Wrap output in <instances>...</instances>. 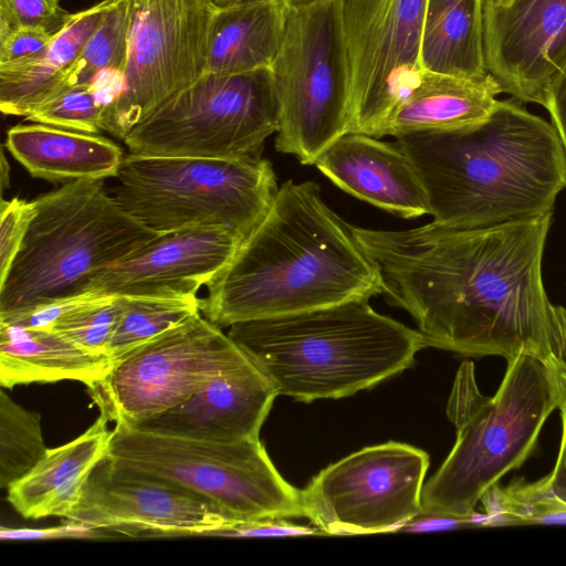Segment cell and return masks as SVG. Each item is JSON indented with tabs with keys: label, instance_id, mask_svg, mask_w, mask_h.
<instances>
[{
	"label": "cell",
	"instance_id": "obj_1",
	"mask_svg": "<svg viewBox=\"0 0 566 566\" xmlns=\"http://www.w3.org/2000/svg\"><path fill=\"white\" fill-rule=\"evenodd\" d=\"M552 214L479 228H350L382 294L413 317L427 346L506 360L530 350L566 363V308L549 301L542 277Z\"/></svg>",
	"mask_w": 566,
	"mask_h": 566
},
{
	"label": "cell",
	"instance_id": "obj_2",
	"mask_svg": "<svg viewBox=\"0 0 566 566\" xmlns=\"http://www.w3.org/2000/svg\"><path fill=\"white\" fill-rule=\"evenodd\" d=\"M379 271L314 181L283 182L263 219L207 285L200 312L217 326L369 300Z\"/></svg>",
	"mask_w": 566,
	"mask_h": 566
},
{
	"label": "cell",
	"instance_id": "obj_3",
	"mask_svg": "<svg viewBox=\"0 0 566 566\" xmlns=\"http://www.w3.org/2000/svg\"><path fill=\"white\" fill-rule=\"evenodd\" d=\"M424 187L433 221L479 228L553 213L566 188V154L544 118L515 99L484 120L396 137Z\"/></svg>",
	"mask_w": 566,
	"mask_h": 566
},
{
	"label": "cell",
	"instance_id": "obj_4",
	"mask_svg": "<svg viewBox=\"0 0 566 566\" xmlns=\"http://www.w3.org/2000/svg\"><path fill=\"white\" fill-rule=\"evenodd\" d=\"M368 301L240 322L228 335L277 396L344 398L402 373L427 347L418 329L379 314Z\"/></svg>",
	"mask_w": 566,
	"mask_h": 566
},
{
	"label": "cell",
	"instance_id": "obj_5",
	"mask_svg": "<svg viewBox=\"0 0 566 566\" xmlns=\"http://www.w3.org/2000/svg\"><path fill=\"white\" fill-rule=\"evenodd\" d=\"M506 361L492 397L479 390L473 363L460 365L447 403L457 439L422 488V513L473 515L483 494L534 452L545 421L559 406L553 361L530 350Z\"/></svg>",
	"mask_w": 566,
	"mask_h": 566
},
{
	"label": "cell",
	"instance_id": "obj_6",
	"mask_svg": "<svg viewBox=\"0 0 566 566\" xmlns=\"http://www.w3.org/2000/svg\"><path fill=\"white\" fill-rule=\"evenodd\" d=\"M32 202L21 248L0 279V317L86 293L96 275L159 235L127 213L103 179L67 181Z\"/></svg>",
	"mask_w": 566,
	"mask_h": 566
},
{
	"label": "cell",
	"instance_id": "obj_7",
	"mask_svg": "<svg viewBox=\"0 0 566 566\" xmlns=\"http://www.w3.org/2000/svg\"><path fill=\"white\" fill-rule=\"evenodd\" d=\"M109 192L158 234L223 228L245 238L279 190L271 161L128 153Z\"/></svg>",
	"mask_w": 566,
	"mask_h": 566
},
{
	"label": "cell",
	"instance_id": "obj_8",
	"mask_svg": "<svg viewBox=\"0 0 566 566\" xmlns=\"http://www.w3.org/2000/svg\"><path fill=\"white\" fill-rule=\"evenodd\" d=\"M105 458L187 490L238 522L304 517L301 490L282 478L260 438L222 443L115 423Z\"/></svg>",
	"mask_w": 566,
	"mask_h": 566
},
{
	"label": "cell",
	"instance_id": "obj_9",
	"mask_svg": "<svg viewBox=\"0 0 566 566\" xmlns=\"http://www.w3.org/2000/svg\"><path fill=\"white\" fill-rule=\"evenodd\" d=\"M279 103L275 148L302 165L349 133L352 90L342 0L287 9L271 67Z\"/></svg>",
	"mask_w": 566,
	"mask_h": 566
},
{
	"label": "cell",
	"instance_id": "obj_10",
	"mask_svg": "<svg viewBox=\"0 0 566 566\" xmlns=\"http://www.w3.org/2000/svg\"><path fill=\"white\" fill-rule=\"evenodd\" d=\"M279 129L271 69L202 73L123 139L129 153L239 159L261 157Z\"/></svg>",
	"mask_w": 566,
	"mask_h": 566
},
{
	"label": "cell",
	"instance_id": "obj_11",
	"mask_svg": "<svg viewBox=\"0 0 566 566\" xmlns=\"http://www.w3.org/2000/svg\"><path fill=\"white\" fill-rule=\"evenodd\" d=\"M249 358L200 312L116 360L87 388L108 421L136 426Z\"/></svg>",
	"mask_w": 566,
	"mask_h": 566
},
{
	"label": "cell",
	"instance_id": "obj_12",
	"mask_svg": "<svg viewBox=\"0 0 566 566\" xmlns=\"http://www.w3.org/2000/svg\"><path fill=\"white\" fill-rule=\"evenodd\" d=\"M214 0H129L120 93L102 129L125 136L205 71Z\"/></svg>",
	"mask_w": 566,
	"mask_h": 566
},
{
	"label": "cell",
	"instance_id": "obj_13",
	"mask_svg": "<svg viewBox=\"0 0 566 566\" xmlns=\"http://www.w3.org/2000/svg\"><path fill=\"white\" fill-rule=\"evenodd\" d=\"M429 455L389 441L366 447L316 474L301 499L324 535L396 533L421 512Z\"/></svg>",
	"mask_w": 566,
	"mask_h": 566
},
{
	"label": "cell",
	"instance_id": "obj_14",
	"mask_svg": "<svg viewBox=\"0 0 566 566\" xmlns=\"http://www.w3.org/2000/svg\"><path fill=\"white\" fill-rule=\"evenodd\" d=\"M427 0H342L352 90L349 133L381 137L418 82Z\"/></svg>",
	"mask_w": 566,
	"mask_h": 566
},
{
	"label": "cell",
	"instance_id": "obj_15",
	"mask_svg": "<svg viewBox=\"0 0 566 566\" xmlns=\"http://www.w3.org/2000/svg\"><path fill=\"white\" fill-rule=\"evenodd\" d=\"M66 520L128 536H212L239 523L209 501L104 458Z\"/></svg>",
	"mask_w": 566,
	"mask_h": 566
},
{
	"label": "cell",
	"instance_id": "obj_16",
	"mask_svg": "<svg viewBox=\"0 0 566 566\" xmlns=\"http://www.w3.org/2000/svg\"><path fill=\"white\" fill-rule=\"evenodd\" d=\"M484 54L502 93L544 106L566 59V0H484Z\"/></svg>",
	"mask_w": 566,
	"mask_h": 566
},
{
	"label": "cell",
	"instance_id": "obj_17",
	"mask_svg": "<svg viewBox=\"0 0 566 566\" xmlns=\"http://www.w3.org/2000/svg\"><path fill=\"white\" fill-rule=\"evenodd\" d=\"M223 228L159 234L96 275L86 292L105 295H197L231 261L242 240Z\"/></svg>",
	"mask_w": 566,
	"mask_h": 566
},
{
	"label": "cell",
	"instance_id": "obj_18",
	"mask_svg": "<svg viewBox=\"0 0 566 566\" xmlns=\"http://www.w3.org/2000/svg\"><path fill=\"white\" fill-rule=\"evenodd\" d=\"M276 396L270 380L249 358L210 379L181 403L130 427L222 443L258 439Z\"/></svg>",
	"mask_w": 566,
	"mask_h": 566
},
{
	"label": "cell",
	"instance_id": "obj_19",
	"mask_svg": "<svg viewBox=\"0 0 566 566\" xmlns=\"http://www.w3.org/2000/svg\"><path fill=\"white\" fill-rule=\"evenodd\" d=\"M345 192L405 219L429 214L422 181L408 155L396 143L347 133L314 164Z\"/></svg>",
	"mask_w": 566,
	"mask_h": 566
},
{
	"label": "cell",
	"instance_id": "obj_20",
	"mask_svg": "<svg viewBox=\"0 0 566 566\" xmlns=\"http://www.w3.org/2000/svg\"><path fill=\"white\" fill-rule=\"evenodd\" d=\"M98 419L74 440L48 449L40 462L8 489L7 500L25 518H66L78 504L85 484L106 457L112 430Z\"/></svg>",
	"mask_w": 566,
	"mask_h": 566
},
{
	"label": "cell",
	"instance_id": "obj_21",
	"mask_svg": "<svg viewBox=\"0 0 566 566\" xmlns=\"http://www.w3.org/2000/svg\"><path fill=\"white\" fill-rule=\"evenodd\" d=\"M6 147L32 177L54 182L115 178L125 157L120 146L99 134L40 123L8 129Z\"/></svg>",
	"mask_w": 566,
	"mask_h": 566
},
{
	"label": "cell",
	"instance_id": "obj_22",
	"mask_svg": "<svg viewBox=\"0 0 566 566\" xmlns=\"http://www.w3.org/2000/svg\"><path fill=\"white\" fill-rule=\"evenodd\" d=\"M282 0H239L216 7L208 30L203 73L271 69L284 36Z\"/></svg>",
	"mask_w": 566,
	"mask_h": 566
},
{
	"label": "cell",
	"instance_id": "obj_23",
	"mask_svg": "<svg viewBox=\"0 0 566 566\" xmlns=\"http://www.w3.org/2000/svg\"><path fill=\"white\" fill-rule=\"evenodd\" d=\"M501 88L488 74L471 78L422 71L418 82L389 116L384 136L448 130L488 118Z\"/></svg>",
	"mask_w": 566,
	"mask_h": 566
},
{
	"label": "cell",
	"instance_id": "obj_24",
	"mask_svg": "<svg viewBox=\"0 0 566 566\" xmlns=\"http://www.w3.org/2000/svg\"><path fill=\"white\" fill-rule=\"evenodd\" d=\"M113 360L90 353L60 333L0 323V385L76 380L86 387L102 379Z\"/></svg>",
	"mask_w": 566,
	"mask_h": 566
},
{
	"label": "cell",
	"instance_id": "obj_25",
	"mask_svg": "<svg viewBox=\"0 0 566 566\" xmlns=\"http://www.w3.org/2000/svg\"><path fill=\"white\" fill-rule=\"evenodd\" d=\"M113 0H102L73 13L40 54L0 65V109L27 117L62 85L65 74L99 24Z\"/></svg>",
	"mask_w": 566,
	"mask_h": 566
},
{
	"label": "cell",
	"instance_id": "obj_26",
	"mask_svg": "<svg viewBox=\"0 0 566 566\" xmlns=\"http://www.w3.org/2000/svg\"><path fill=\"white\" fill-rule=\"evenodd\" d=\"M420 54L424 71L486 76L484 0H427Z\"/></svg>",
	"mask_w": 566,
	"mask_h": 566
},
{
	"label": "cell",
	"instance_id": "obj_27",
	"mask_svg": "<svg viewBox=\"0 0 566 566\" xmlns=\"http://www.w3.org/2000/svg\"><path fill=\"white\" fill-rule=\"evenodd\" d=\"M119 317L108 348L115 363L129 352L200 313L197 295H118Z\"/></svg>",
	"mask_w": 566,
	"mask_h": 566
},
{
	"label": "cell",
	"instance_id": "obj_28",
	"mask_svg": "<svg viewBox=\"0 0 566 566\" xmlns=\"http://www.w3.org/2000/svg\"><path fill=\"white\" fill-rule=\"evenodd\" d=\"M480 502L489 526L566 524V504L558 501L545 478L528 482L524 478L489 489Z\"/></svg>",
	"mask_w": 566,
	"mask_h": 566
},
{
	"label": "cell",
	"instance_id": "obj_29",
	"mask_svg": "<svg viewBox=\"0 0 566 566\" xmlns=\"http://www.w3.org/2000/svg\"><path fill=\"white\" fill-rule=\"evenodd\" d=\"M41 417L0 390V486L9 489L44 457Z\"/></svg>",
	"mask_w": 566,
	"mask_h": 566
},
{
	"label": "cell",
	"instance_id": "obj_30",
	"mask_svg": "<svg viewBox=\"0 0 566 566\" xmlns=\"http://www.w3.org/2000/svg\"><path fill=\"white\" fill-rule=\"evenodd\" d=\"M128 23L129 0H113L99 24L66 72L60 88L91 85L104 71L123 73L127 52Z\"/></svg>",
	"mask_w": 566,
	"mask_h": 566
},
{
	"label": "cell",
	"instance_id": "obj_31",
	"mask_svg": "<svg viewBox=\"0 0 566 566\" xmlns=\"http://www.w3.org/2000/svg\"><path fill=\"white\" fill-rule=\"evenodd\" d=\"M120 308L118 295L101 294L59 319L50 329L90 353L108 357Z\"/></svg>",
	"mask_w": 566,
	"mask_h": 566
},
{
	"label": "cell",
	"instance_id": "obj_32",
	"mask_svg": "<svg viewBox=\"0 0 566 566\" xmlns=\"http://www.w3.org/2000/svg\"><path fill=\"white\" fill-rule=\"evenodd\" d=\"M102 106L92 85L65 86L36 106L25 119L64 129L99 134Z\"/></svg>",
	"mask_w": 566,
	"mask_h": 566
},
{
	"label": "cell",
	"instance_id": "obj_33",
	"mask_svg": "<svg viewBox=\"0 0 566 566\" xmlns=\"http://www.w3.org/2000/svg\"><path fill=\"white\" fill-rule=\"evenodd\" d=\"M73 13L50 0H0V39L21 28L59 33Z\"/></svg>",
	"mask_w": 566,
	"mask_h": 566
},
{
	"label": "cell",
	"instance_id": "obj_34",
	"mask_svg": "<svg viewBox=\"0 0 566 566\" xmlns=\"http://www.w3.org/2000/svg\"><path fill=\"white\" fill-rule=\"evenodd\" d=\"M34 214L32 201L18 197L1 199L0 205V279L3 277L19 252Z\"/></svg>",
	"mask_w": 566,
	"mask_h": 566
},
{
	"label": "cell",
	"instance_id": "obj_35",
	"mask_svg": "<svg viewBox=\"0 0 566 566\" xmlns=\"http://www.w3.org/2000/svg\"><path fill=\"white\" fill-rule=\"evenodd\" d=\"M317 527L293 524L286 518H266L239 522L216 532L212 536L227 537H281L322 535Z\"/></svg>",
	"mask_w": 566,
	"mask_h": 566
},
{
	"label": "cell",
	"instance_id": "obj_36",
	"mask_svg": "<svg viewBox=\"0 0 566 566\" xmlns=\"http://www.w3.org/2000/svg\"><path fill=\"white\" fill-rule=\"evenodd\" d=\"M43 30L21 28L0 39V65L33 57L43 52L53 39Z\"/></svg>",
	"mask_w": 566,
	"mask_h": 566
},
{
	"label": "cell",
	"instance_id": "obj_37",
	"mask_svg": "<svg viewBox=\"0 0 566 566\" xmlns=\"http://www.w3.org/2000/svg\"><path fill=\"white\" fill-rule=\"evenodd\" d=\"M103 530L93 528L80 522L67 520V523L45 528H0L3 541H41L59 538H98L104 537Z\"/></svg>",
	"mask_w": 566,
	"mask_h": 566
},
{
	"label": "cell",
	"instance_id": "obj_38",
	"mask_svg": "<svg viewBox=\"0 0 566 566\" xmlns=\"http://www.w3.org/2000/svg\"><path fill=\"white\" fill-rule=\"evenodd\" d=\"M485 526L488 527V516L484 513L475 512L473 515L460 517L420 512L398 527L396 533L450 531Z\"/></svg>",
	"mask_w": 566,
	"mask_h": 566
},
{
	"label": "cell",
	"instance_id": "obj_39",
	"mask_svg": "<svg viewBox=\"0 0 566 566\" xmlns=\"http://www.w3.org/2000/svg\"><path fill=\"white\" fill-rule=\"evenodd\" d=\"M544 107L549 113L552 125L566 154V59L548 85Z\"/></svg>",
	"mask_w": 566,
	"mask_h": 566
},
{
	"label": "cell",
	"instance_id": "obj_40",
	"mask_svg": "<svg viewBox=\"0 0 566 566\" xmlns=\"http://www.w3.org/2000/svg\"><path fill=\"white\" fill-rule=\"evenodd\" d=\"M558 409L562 420L559 450L553 470L544 478L554 496L566 504V408Z\"/></svg>",
	"mask_w": 566,
	"mask_h": 566
},
{
	"label": "cell",
	"instance_id": "obj_41",
	"mask_svg": "<svg viewBox=\"0 0 566 566\" xmlns=\"http://www.w3.org/2000/svg\"><path fill=\"white\" fill-rule=\"evenodd\" d=\"M555 370L556 384L559 394V406L566 408V363L551 357Z\"/></svg>",
	"mask_w": 566,
	"mask_h": 566
},
{
	"label": "cell",
	"instance_id": "obj_42",
	"mask_svg": "<svg viewBox=\"0 0 566 566\" xmlns=\"http://www.w3.org/2000/svg\"><path fill=\"white\" fill-rule=\"evenodd\" d=\"M9 185V165L6 160L3 151L1 153V188L2 190Z\"/></svg>",
	"mask_w": 566,
	"mask_h": 566
},
{
	"label": "cell",
	"instance_id": "obj_43",
	"mask_svg": "<svg viewBox=\"0 0 566 566\" xmlns=\"http://www.w3.org/2000/svg\"><path fill=\"white\" fill-rule=\"evenodd\" d=\"M289 9L311 6L324 0H282Z\"/></svg>",
	"mask_w": 566,
	"mask_h": 566
},
{
	"label": "cell",
	"instance_id": "obj_44",
	"mask_svg": "<svg viewBox=\"0 0 566 566\" xmlns=\"http://www.w3.org/2000/svg\"><path fill=\"white\" fill-rule=\"evenodd\" d=\"M216 1L219 3H230V2L238 1V0H216Z\"/></svg>",
	"mask_w": 566,
	"mask_h": 566
},
{
	"label": "cell",
	"instance_id": "obj_45",
	"mask_svg": "<svg viewBox=\"0 0 566 566\" xmlns=\"http://www.w3.org/2000/svg\"><path fill=\"white\" fill-rule=\"evenodd\" d=\"M51 2L59 4V0H50Z\"/></svg>",
	"mask_w": 566,
	"mask_h": 566
}]
</instances>
